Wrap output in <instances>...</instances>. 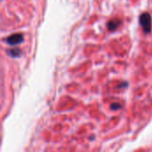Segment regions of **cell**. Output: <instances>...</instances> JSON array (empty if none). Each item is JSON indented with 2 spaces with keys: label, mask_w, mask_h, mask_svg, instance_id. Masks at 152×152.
<instances>
[{
  "label": "cell",
  "mask_w": 152,
  "mask_h": 152,
  "mask_svg": "<svg viewBox=\"0 0 152 152\" xmlns=\"http://www.w3.org/2000/svg\"><path fill=\"white\" fill-rule=\"evenodd\" d=\"M140 24L142 28L144 33H150L151 31V16L149 12H143L141 14L140 18Z\"/></svg>",
  "instance_id": "1"
},
{
  "label": "cell",
  "mask_w": 152,
  "mask_h": 152,
  "mask_svg": "<svg viewBox=\"0 0 152 152\" xmlns=\"http://www.w3.org/2000/svg\"><path fill=\"white\" fill-rule=\"evenodd\" d=\"M22 41H23V35L20 33H16V34L11 35L6 39V43L10 45H14L20 44Z\"/></svg>",
  "instance_id": "2"
},
{
  "label": "cell",
  "mask_w": 152,
  "mask_h": 152,
  "mask_svg": "<svg viewBox=\"0 0 152 152\" xmlns=\"http://www.w3.org/2000/svg\"><path fill=\"white\" fill-rule=\"evenodd\" d=\"M119 24H120L119 20H111L108 23V28L109 30H115L119 26Z\"/></svg>",
  "instance_id": "3"
},
{
  "label": "cell",
  "mask_w": 152,
  "mask_h": 152,
  "mask_svg": "<svg viewBox=\"0 0 152 152\" xmlns=\"http://www.w3.org/2000/svg\"><path fill=\"white\" fill-rule=\"evenodd\" d=\"M7 53L12 57H18L20 54V52L19 49H12V50H9Z\"/></svg>",
  "instance_id": "4"
},
{
  "label": "cell",
  "mask_w": 152,
  "mask_h": 152,
  "mask_svg": "<svg viewBox=\"0 0 152 152\" xmlns=\"http://www.w3.org/2000/svg\"><path fill=\"white\" fill-rule=\"evenodd\" d=\"M118 108H120V105L119 104H112L111 105V109H114V110H117V109H118Z\"/></svg>",
  "instance_id": "5"
}]
</instances>
